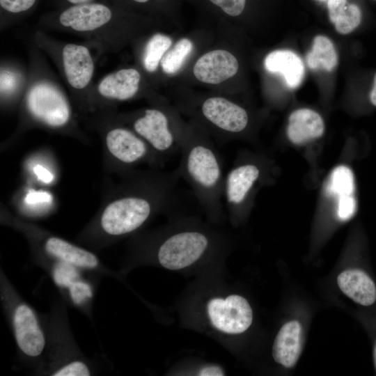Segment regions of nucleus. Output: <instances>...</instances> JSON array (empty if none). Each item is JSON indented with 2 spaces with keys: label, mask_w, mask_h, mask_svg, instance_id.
<instances>
[{
  "label": "nucleus",
  "mask_w": 376,
  "mask_h": 376,
  "mask_svg": "<svg viewBox=\"0 0 376 376\" xmlns=\"http://www.w3.org/2000/svg\"><path fill=\"white\" fill-rule=\"evenodd\" d=\"M17 79L13 72L1 70V94L8 93L14 88Z\"/></svg>",
  "instance_id": "c756f323"
},
{
  "label": "nucleus",
  "mask_w": 376,
  "mask_h": 376,
  "mask_svg": "<svg viewBox=\"0 0 376 376\" xmlns=\"http://www.w3.org/2000/svg\"><path fill=\"white\" fill-rule=\"evenodd\" d=\"M227 17H236L244 10L246 0H207Z\"/></svg>",
  "instance_id": "bb28decb"
},
{
  "label": "nucleus",
  "mask_w": 376,
  "mask_h": 376,
  "mask_svg": "<svg viewBox=\"0 0 376 376\" xmlns=\"http://www.w3.org/2000/svg\"><path fill=\"white\" fill-rule=\"evenodd\" d=\"M238 69L239 62L232 52L225 49H214L195 61L192 73L201 83L218 85L233 77Z\"/></svg>",
  "instance_id": "2eb2a0df"
},
{
  "label": "nucleus",
  "mask_w": 376,
  "mask_h": 376,
  "mask_svg": "<svg viewBox=\"0 0 376 376\" xmlns=\"http://www.w3.org/2000/svg\"><path fill=\"white\" fill-rule=\"evenodd\" d=\"M172 38L162 33H155L151 36L143 49L142 65L148 73L155 72L165 54L172 47Z\"/></svg>",
  "instance_id": "b1692460"
},
{
  "label": "nucleus",
  "mask_w": 376,
  "mask_h": 376,
  "mask_svg": "<svg viewBox=\"0 0 376 376\" xmlns=\"http://www.w3.org/2000/svg\"><path fill=\"white\" fill-rule=\"evenodd\" d=\"M33 172L37 178L45 184H49L54 180V175L45 166L36 164L33 168Z\"/></svg>",
  "instance_id": "7c9ffc66"
},
{
  "label": "nucleus",
  "mask_w": 376,
  "mask_h": 376,
  "mask_svg": "<svg viewBox=\"0 0 376 376\" xmlns=\"http://www.w3.org/2000/svg\"><path fill=\"white\" fill-rule=\"evenodd\" d=\"M97 43L104 50L115 52L141 36L148 25L122 19L107 6L98 3L74 5L64 10L54 24Z\"/></svg>",
  "instance_id": "7ed1b4c3"
},
{
  "label": "nucleus",
  "mask_w": 376,
  "mask_h": 376,
  "mask_svg": "<svg viewBox=\"0 0 376 376\" xmlns=\"http://www.w3.org/2000/svg\"><path fill=\"white\" fill-rule=\"evenodd\" d=\"M142 75L134 68L120 69L105 76L97 86L98 94L107 100L127 101L140 91Z\"/></svg>",
  "instance_id": "f3484780"
},
{
  "label": "nucleus",
  "mask_w": 376,
  "mask_h": 376,
  "mask_svg": "<svg viewBox=\"0 0 376 376\" xmlns=\"http://www.w3.org/2000/svg\"><path fill=\"white\" fill-rule=\"evenodd\" d=\"M16 226L31 240L36 255L71 264L89 273L109 274V269L94 253L24 222L18 221Z\"/></svg>",
  "instance_id": "6e6552de"
},
{
  "label": "nucleus",
  "mask_w": 376,
  "mask_h": 376,
  "mask_svg": "<svg viewBox=\"0 0 376 376\" xmlns=\"http://www.w3.org/2000/svg\"><path fill=\"white\" fill-rule=\"evenodd\" d=\"M322 117L309 109H299L289 116L287 136L296 145H304L320 138L324 133Z\"/></svg>",
  "instance_id": "a211bd4d"
},
{
  "label": "nucleus",
  "mask_w": 376,
  "mask_h": 376,
  "mask_svg": "<svg viewBox=\"0 0 376 376\" xmlns=\"http://www.w3.org/2000/svg\"><path fill=\"white\" fill-rule=\"evenodd\" d=\"M194 42L189 38L178 40L165 54L160 62L163 72L168 75L178 73L191 54Z\"/></svg>",
  "instance_id": "393cba45"
},
{
  "label": "nucleus",
  "mask_w": 376,
  "mask_h": 376,
  "mask_svg": "<svg viewBox=\"0 0 376 376\" xmlns=\"http://www.w3.org/2000/svg\"><path fill=\"white\" fill-rule=\"evenodd\" d=\"M199 376H222L224 373L222 369L216 366L203 368L198 374Z\"/></svg>",
  "instance_id": "2f4dec72"
},
{
  "label": "nucleus",
  "mask_w": 376,
  "mask_h": 376,
  "mask_svg": "<svg viewBox=\"0 0 376 376\" xmlns=\"http://www.w3.org/2000/svg\"><path fill=\"white\" fill-rule=\"evenodd\" d=\"M301 325L292 320L284 324L278 332L272 347L274 361L285 368H292L301 354Z\"/></svg>",
  "instance_id": "6ab92c4d"
},
{
  "label": "nucleus",
  "mask_w": 376,
  "mask_h": 376,
  "mask_svg": "<svg viewBox=\"0 0 376 376\" xmlns=\"http://www.w3.org/2000/svg\"><path fill=\"white\" fill-rule=\"evenodd\" d=\"M180 178L178 169L127 173L90 228L94 240L109 242L132 233L156 213L172 206Z\"/></svg>",
  "instance_id": "f257e3e1"
},
{
  "label": "nucleus",
  "mask_w": 376,
  "mask_h": 376,
  "mask_svg": "<svg viewBox=\"0 0 376 376\" xmlns=\"http://www.w3.org/2000/svg\"><path fill=\"white\" fill-rule=\"evenodd\" d=\"M92 1L93 0H68V1H69L70 3L74 5H79V4L91 3Z\"/></svg>",
  "instance_id": "f704fd0d"
},
{
  "label": "nucleus",
  "mask_w": 376,
  "mask_h": 376,
  "mask_svg": "<svg viewBox=\"0 0 376 376\" xmlns=\"http://www.w3.org/2000/svg\"><path fill=\"white\" fill-rule=\"evenodd\" d=\"M265 69L272 73H280L286 85L290 88H297L302 82L305 69L299 56L288 49L270 52L265 59Z\"/></svg>",
  "instance_id": "412c9836"
},
{
  "label": "nucleus",
  "mask_w": 376,
  "mask_h": 376,
  "mask_svg": "<svg viewBox=\"0 0 376 376\" xmlns=\"http://www.w3.org/2000/svg\"><path fill=\"white\" fill-rule=\"evenodd\" d=\"M373 358H374V363H375V368H376V344H375V347H374Z\"/></svg>",
  "instance_id": "e433bc0d"
},
{
  "label": "nucleus",
  "mask_w": 376,
  "mask_h": 376,
  "mask_svg": "<svg viewBox=\"0 0 376 376\" xmlns=\"http://www.w3.org/2000/svg\"><path fill=\"white\" fill-rule=\"evenodd\" d=\"M104 143L117 168L127 174L142 163L162 168L149 146L129 127L116 125L110 128L105 134Z\"/></svg>",
  "instance_id": "1a4fd4ad"
},
{
  "label": "nucleus",
  "mask_w": 376,
  "mask_h": 376,
  "mask_svg": "<svg viewBox=\"0 0 376 376\" xmlns=\"http://www.w3.org/2000/svg\"><path fill=\"white\" fill-rule=\"evenodd\" d=\"M48 199V195L47 193H38V194H29L27 196V201L29 203H36L40 201H47Z\"/></svg>",
  "instance_id": "473e14b6"
},
{
  "label": "nucleus",
  "mask_w": 376,
  "mask_h": 376,
  "mask_svg": "<svg viewBox=\"0 0 376 376\" xmlns=\"http://www.w3.org/2000/svg\"><path fill=\"white\" fill-rule=\"evenodd\" d=\"M376 1V0H375Z\"/></svg>",
  "instance_id": "58836bf2"
},
{
  "label": "nucleus",
  "mask_w": 376,
  "mask_h": 376,
  "mask_svg": "<svg viewBox=\"0 0 376 376\" xmlns=\"http://www.w3.org/2000/svg\"><path fill=\"white\" fill-rule=\"evenodd\" d=\"M36 0H0L2 8L8 12L18 13L31 8Z\"/></svg>",
  "instance_id": "c85d7f7f"
},
{
  "label": "nucleus",
  "mask_w": 376,
  "mask_h": 376,
  "mask_svg": "<svg viewBox=\"0 0 376 376\" xmlns=\"http://www.w3.org/2000/svg\"><path fill=\"white\" fill-rule=\"evenodd\" d=\"M178 167L201 206L212 218L222 212L224 178L221 158L210 134L193 121L185 126Z\"/></svg>",
  "instance_id": "f03ea898"
},
{
  "label": "nucleus",
  "mask_w": 376,
  "mask_h": 376,
  "mask_svg": "<svg viewBox=\"0 0 376 376\" xmlns=\"http://www.w3.org/2000/svg\"><path fill=\"white\" fill-rule=\"evenodd\" d=\"M262 178V169L255 162L239 159L224 178L223 198L232 218L240 217L251 192Z\"/></svg>",
  "instance_id": "ddd939ff"
},
{
  "label": "nucleus",
  "mask_w": 376,
  "mask_h": 376,
  "mask_svg": "<svg viewBox=\"0 0 376 376\" xmlns=\"http://www.w3.org/2000/svg\"><path fill=\"white\" fill-rule=\"evenodd\" d=\"M156 1H161V0H156Z\"/></svg>",
  "instance_id": "4c0bfd02"
},
{
  "label": "nucleus",
  "mask_w": 376,
  "mask_h": 376,
  "mask_svg": "<svg viewBox=\"0 0 376 376\" xmlns=\"http://www.w3.org/2000/svg\"><path fill=\"white\" fill-rule=\"evenodd\" d=\"M306 61L308 67L313 70L331 72L338 64V55L334 44L328 38L317 36L313 39Z\"/></svg>",
  "instance_id": "5701e85b"
},
{
  "label": "nucleus",
  "mask_w": 376,
  "mask_h": 376,
  "mask_svg": "<svg viewBox=\"0 0 376 376\" xmlns=\"http://www.w3.org/2000/svg\"><path fill=\"white\" fill-rule=\"evenodd\" d=\"M357 210V201L354 195L338 197L337 214L340 219L347 221L351 219Z\"/></svg>",
  "instance_id": "cd10ccee"
},
{
  "label": "nucleus",
  "mask_w": 376,
  "mask_h": 376,
  "mask_svg": "<svg viewBox=\"0 0 376 376\" xmlns=\"http://www.w3.org/2000/svg\"><path fill=\"white\" fill-rule=\"evenodd\" d=\"M340 290L356 303L370 306L376 300V286L371 278L362 270L348 269L337 277Z\"/></svg>",
  "instance_id": "aec40b11"
},
{
  "label": "nucleus",
  "mask_w": 376,
  "mask_h": 376,
  "mask_svg": "<svg viewBox=\"0 0 376 376\" xmlns=\"http://www.w3.org/2000/svg\"><path fill=\"white\" fill-rule=\"evenodd\" d=\"M210 245V238L203 231L185 228L170 233L159 244L157 259L164 267L180 269L198 260Z\"/></svg>",
  "instance_id": "9d476101"
},
{
  "label": "nucleus",
  "mask_w": 376,
  "mask_h": 376,
  "mask_svg": "<svg viewBox=\"0 0 376 376\" xmlns=\"http://www.w3.org/2000/svg\"><path fill=\"white\" fill-rule=\"evenodd\" d=\"M370 100L376 107V73L374 76L373 84L370 93Z\"/></svg>",
  "instance_id": "72a5a7b5"
},
{
  "label": "nucleus",
  "mask_w": 376,
  "mask_h": 376,
  "mask_svg": "<svg viewBox=\"0 0 376 376\" xmlns=\"http://www.w3.org/2000/svg\"><path fill=\"white\" fill-rule=\"evenodd\" d=\"M179 107L192 118L191 121L222 142L244 132L249 123L247 111L221 95L186 100Z\"/></svg>",
  "instance_id": "0eeeda50"
},
{
  "label": "nucleus",
  "mask_w": 376,
  "mask_h": 376,
  "mask_svg": "<svg viewBox=\"0 0 376 376\" xmlns=\"http://www.w3.org/2000/svg\"><path fill=\"white\" fill-rule=\"evenodd\" d=\"M207 308L212 325L226 334L243 333L252 323V309L246 299L240 295L213 298L208 301Z\"/></svg>",
  "instance_id": "4468645a"
},
{
  "label": "nucleus",
  "mask_w": 376,
  "mask_h": 376,
  "mask_svg": "<svg viewBox=\"0 0 376 376\" xmlns=\"http://www.w3.org/2000/svg\"><path fill=\"white\" fill-rule=\"evenodd\" d=\"M65 308L54 306L43 324L47 345L40 369L52 376H88L93 374L92 363L81 354L72 338Z\"/></svg>",
  "instance_id": "39448f33"
},
{
  "label": "nucleus",
  "mask_w": 376,
  "mask_h": 376,
  "mask_svg": "<svg viewBox=\"0 0 376 376\" xmlns=\"http://www.w3.org/2000/svg\"><path fill=\"white\" fill-rule=\"evenodd\" d=\"M63 69L68 84L74 89L86 88L94 73V63L88 48L82 45L68 43L61 50Z\"/></svg>",
  "instance_id": "dca6fc26"
},
{
  "label": "nucleus",
  "mask_w": 376,
  "mask_h": 376,
  "mask_svg": "<svg viewBox=\"0 0 376 376\" xmlns=\"http://www.w3.org/2000/svg\"><path fill=\"white\" fill-rule=\"evenodd\" d=\"M327 190L329 194L338 197L354 195L355 185L352 170L346 166L336 167L331 173Z\"/></svg>",
  "instance_id": "a878e982"
},
{
  "label": "nucleus",
  "mask_w": 376,
  "mask_h": 376,
  "mask_svg": "<svg viewBox=\"0 0 376 376\" xmlns=\"http://www.w3.org/2000/svg\"><path fill=\"white\" fill-rule=\"evenodd\" d=\"M36 260L75 306L90 313L93 296L92 283L82 270L71 264L36 255Z\"/></svg>",
  "instance_id": "f8f14e48"
},
{
  "label": "nucleus",
  "mask_w": 376,
  "mask_h": 376,
  "mask_svg": "<svg viewBox=\"0 0 376 376\" xmlns=\"http://www.w3.org/2000/svg\"><path fill=\"white\" fill-rule=\"evenodd\" d=\"M131 1L134 3H139V4H144L150 1V0H131Z\"/></svg>",
  "instance_id": "c9c22d12"
},
{
  "label": "nucleus",
  "mask_w": 376,
  "mask_h": 376,
  "mask_svg": "<svg viewBox=\"0 0 376 376\" xmlns=\"http://www.w3.org/2000/svg\"><path fill=\"white\" fill-rule=\"evenodd\" d=\"M127 120L151 148L161 167L180 152L186 123L175 109L162 105L146 108Z\"/></svg>",
  "instance_id": "423d86ee"
},
{
  "label": "nucleus",
  "mask_w": 376,
  "mask_h": 376,
  "mask_svg": "<svg viewBox=\"0 0 376 376\" xmlns=\"http://www.w3.org/2000/svg\"><path fill=\"white\" fill-rule=\"evenodd\" d=\"M0 297L20 356L40 369L47 345L42 320L17 293L1 269Z\"/></svg>",
  "instance_id": "20e7f679"
},
{
  "label": "nucleus",
  "mask_w": 376,
  "mask_h": 376,
  "mask_svg": "<svg viewBox=\"0 0 376 376\" xmlns=\"http://www.w3.org/2000/svg\"><path fill=\"white\" fill-rule=\"evenodd\" d=\"M26 107L35 120L52 128L67 125L72 118V109L63 93L45 81H38L29 88Z\"/></svg>",
  "instance_id": "9b49d317"
},
{
  "label": "nucleus",
  "mask_w": 376,
  "mask_h": 376,
  "mask_svg": "<svg viewBox=\"0 0 376 376\" xmlns=\"http://www.w3.org/2000/svg\"><path fill=\"white\" fill-rule=\"evenodd\" d=\"M330 21L338 33L348 34L356 29L361 21V12L357 5L347 0H328Z\"/></svg>",
  "instance_id": "4be33fe9"
}]
</instances>
